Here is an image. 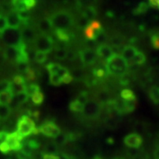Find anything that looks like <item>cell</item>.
<instances>
[{"instance_id":"obj_21","label":"cell","mask_w":159,"mask_h":159,"mask_svg":"<svg viewBox=\"0 0 159 159\" xmlns=\"http://www.w3.org/2000/svg\"><path fill=\"white\" fill-rule=\"evenodd\" d=\"M38 29L42 34H48L53 30V25L51 22V18H44L41 20L38 23Z\"/></svg>"},{"instance_id":"obj_47","label":"cell","mask_w":159,"mask_h":159,"mask_svg":"<svg viewBox=\"0 0 159 159\" xmlns=\"http://www.w3.org/2000/svg\"><path fill=\"white\" fill-rule=\"evenodd\" d=\"M93 159H102L101 157H96L95 158H93Z\"/></svg>"},{"instance_id":"obj_19","label":"cell","mask_w":159,"mask_h":159,"mask_svg":"<svg viewBox=\"0 0 159 159\" xmlns=\"http://www.w3.org/2000/svg\"><path fill=\"white\" fill-rule=\"evenodd\" d=\"M20 33H21L22 40L26 43H32V42L34 43L35 38L37 37V34H36V32L34 31V29L30 28L29 25L22 27L21 30H20Z\"/></svg>"},{"instance_id":"obj_13","label":"cell","mask_w":159,"mask_h":159,"mask_svg":"<svg viewBox=\"0 0 159 159\" xmlns=\"http://www.w3.org/2000/svg\"><path fill=\"white\" fill-rule=\"evenodd\" d=\"M124 143L128 148L137 149V148H140L142 147V143H143V139L139 134L131 133L124 138Z\"/></svg>"},{"instance_id":"obj_3","label":"cell","mask_w":159,"mask_h":159,"mask_svg":"<svg viewBox=\"0 0 159 159\" xmlns=\"http://www.w3.org/2000/svg\"><path fill=\"white\" fill-rule=\"evenodd\" d=\"M24 138L20 136L16 131L8 133L6 140L0 143V151L4 154L18 152L21 150Z\"/></svg>"},{"instance_id":"obj_17","label":"cell","mask_w":159,"mask_h":159,"mask_svg":"<svg viewBox=\"0 0 159 159\" xmlns=\"http://www.w3.org/2000/svg\"><path fill=\"white\" fill-rule=\"evenodd\" d=\"M114 52L112 47L111 45H108L107 43H103L97 46V54L98 57L102 58L103 60H108L110 57L113 55Z\"/></svg>"},{"instance_id":"obj_37","label":"cell","mask_w":159,"mask_h":159,"mask_svg":"<svg viewBox=\"0 0 159 159\" xmlns=\"http://www.w3.org/2000/svg\"><path fill=\"white\" fill-rule=\"evenodd\" d=\"M21 75L24 77V79L28 81V80H32L34 79V77H35V73H34V71L33 69L29 67L27 71H25L24 73H22Z\"/></svg>"},{"instance_id":"obj_15","label":"cell","mask_w":159,"mask_h":159,"mask_svg":"<svg viewBox=\"0 0 159 159\" xmlns=\"http://www.w3.org/2000/svg\"><path fill=\"white\" fill-rule=\"evenodd\" d=\"M6 20H7L8 28L19 29L20 28H22L23 26H24L21 20H20V18L19 16L18 11L13 10V9L6 15Z\"/></svg>"},{"instance_id":"obj_40","label":"cell","mask_w":159,"mask_h":159,"mask_svg":"<svg viewBox=\"0 0 159 159\" xmlns=\"http://www.w3.org/2000/svg\"><path fill=\"white\" fill-rule=\"evenodd\" d=\"M16 159H34L32 155L30 154H27L25 152H23L21 150L18 151L17 155H16Z\"/></svg>"},{"instance_id":"obj_6","label":"cell","mask_w":159,"mask_h":159,"mask_svg":"<svg viewBox=\"0 0 159 159\" xmlns=\"http://www.w3.org/2000/svg\"><path fill=\"white\" fill-rule=\"evenodd\" d=\"M34 44L36 51H43L49 54L54 48V40L49 34H41L35 38Z\"/></svg>"},{"instance_id":"obj_30","label":"cell","mask_w":159,"mask_h":159,"mask_svg":"<svg viewBox=\"0 0 159 159\" xmlns=\"http://www.w3.org/2000/svg\"><path fill=\"white\" fill-rule=\"evenodd\" d=\"M41 91L40 89V87L37 84H34V83H30V84H27L26 86V89H25V92L27 93V95L29 97H31L32 96H34V94H36L37 92Z\"/></svg>"},{"instance_id":"obj_22","label":"cell","mask_w":159,"mask_h":159,"mask_svg":"<svg viewBox=\"0 0 159 159\" xmlns=\"http://www.w3.org/2000/svg\"><path fill=\"white\" fill-rule=\"evenodd\" d=\"M108 71L105 66H97V67H95L92 71V75L98 81H102V80L105 79L108 76Z\"/></svg>"},{"instance_id":"obj_27","label":"cell","mask_w":159,"mask_h":159,"mask_svg":"<svg viewBox=\"0 0 159 159\" xmlns=\"http://www.w3.org/2000/svg\"><path fill=\"white\" fill-rule=\"evenodd\" d=\"M150 43L155 50H159V33L157 29H155L149 34Z\"/></svg>"},{"instance_id":"obj_36","label":"cell","mask_w":159,"mask_h":159,"mask_svg":"<svg viewBox=\"0 0 159 159\" xmlns=\"http://www.w3.org/2000/svg\"><path fill=\"white\" fill-rule=\"evenodd\" d=\"M43 153H48V154H57L59 153L57 151V145L54 142V143H51L48 144L45 147V149Z\"/></svg>"},{"instance_id":"obj_29","label":"cell","mask_w":159,"mask_h":159,"mask_svg":"<svg viewBox=\"0 0 159 159\" xmlns=\"http://www.w3.org/2000/svg\"><path fill=\"white\" fill-rule=\"evenodd\" d=\"M11 108L9 105H0V121L6 120L11 114Z\"/></svg>"},{"instance_id":"obj_41","label":"cell","mask_w":159,"mask_h":159,"mask_svg":"<svg viewBox=\"0 0 159 159\" xmlns=\"http://www.w3.org/2000/svg\"><path fill=\"white\" fill-rule=\"evenodd\" d=\"M10 86H11V81L10 80H1L0 81V92L6 90V89H9Z\"/></svg>"},{"instance_id":"obj_43","label":"cell","mask_w":159,"mask_h":159,"mask_svg":"<svg viewBox=\"0 0 159 159\" xmlns=\"http://www.w3.org/2000/svg\"><path fill=\"white\" fill-rule=\"evenodd\" d=\"M149 4L159 9V0H149Z\"/></svg>"},{"instance_id":"obj_14","label":"cell","mask_w":159,"mask_h":159,"mask_svg":"<svg viewBox=\"0 0 159 159\" xmlns=\"http://www.w3.org/2000/svg\"><path fill=\"white\" fill-rule=\"evenodd\" d=\"M27 86V80L24 79L21 74H18L13 77L12 80H11V86H10V89L12 92L13 95L18 94L25 91Z\"/></svg>"},{"instance_id":"obj_4","label":"cell","mask_w":159,"mask_h":159,"mask_svg":"<svg viewBox=\"0 0 159 159\" xmlns=\"http://www.w3.org/2000/svg\"><path fill=\"white\" fill-rule=\"evenodd\" d=\"M16 132L24 139L39 133L38 128L35 125L34 120L28 115L21 116L18 119L16 124Z\"/></svg>"},{"instance_id":"obj_49","label":"cell","mask_w":159,"mask_h":159,"mask_svg":"<svg viewBox=\"0 0 159 159\" xmlns=\"http://www.w3.org/2000/svg\"><path fill=\"white\" fill-rule=\"evenodd\" d=\"M116 159H121V158H116Z\"/></svg>"},{"instance_id":"obj_24","label":"cell","mask_w":159,"mask_h":159,"mask_svg":"<svg viewBox=\"0 0 159 159\" xmlns=\"http://www.w3.org/2000/svg\"><path fill=\"white\" fill-rule=\"evenodd\" d=\"M12 97H13V94L10 89L1 91L0 92V105H9Z\"/></svg>"},{"instance_id":"obj_7","label":"cell","mask_w":159,"mask_h":159,"mask_svg":"<svg viewBox=\"0 0 159 159\" xmlns=\"http://www.w3.org/2000/svg\"><path fill=\"white\" fill-rule=\"evenodd\" d=\"M102 111V105L97 101H88L83 107L82 115L89 119H97Z\"/></svg>"},{"instance_id":"obj_31","label":"cell","mask_w":159,"mask_h":159,"mask_svg":"<svg viewBox=\"0 0 159 159\" xmlns=\"http://www.w3.org/2000/svg\"><path fill=\"white\" fill-rule=\"evenodd\" d=\"M148 8H149V5H148V3L142 2L134 10V14H135V15H142V14L145 13L146 11H148Z\"/></svg>"},{"instance_id":"obj_9","label":"cell","mask_w":159,"mask_h":159,"mask_svg":"<svg viewBox=\"0 0 159 159\" xmlns=\"http://www.w3.org/2000/svg\"><path fill=\"white\" fill-rule=\"evenodd\" d=\"M39 133L45 135L46 137H50V138H56V137L61 134V129L58 125L51 120H48L44 123H43L40 125L38 128Z\"/></svg>"},{"instance_id":"obj_11","label":"cell","mask_w":159,"mask_h":159,"mask_svg":"<svg viewBox=\"0 0 159 159\" xmlns=\"http://www.w3.org/2000/svg\"><path fill=\"white\" fill-rule=\"evenodd\" d=\"M103 31H104V29L102 28L101 22L97 20H93L84 29V34H85L87 40L95 41L97 36Z\"/></svg>"},{"instance_id":"obj_16","label":"cell","mask_w":159,"mask_h":159,"mask_svg":"<svg viewBox=\"0 0 159 159\" xmlns=\"http://www.w3.org/2000/svg\"><path fill=\"white\" fill-rule=\"evenodd\" d=\"M54 34L58 43L64 44L68 43L74 38V34L70 31V29H54Z\"/></svg>"},{"instance_id":"obj_28","label":"cell","mask_w":159,"mask_h":159,"mask_svg":"<svg viewBox=\"0 0 159 159\" xmlns=\"http://www.w3.org/2000/svg\"><path fill=\"white\" fill-rule=\"evenodd\" d=\"M83 107H84V104L81 103L80 102H79L77 99L73 100L72 102H70V105H69L70 110L73 112H75V113H81L82 112V110H83Z\"/></svg>"},{"instance_id":"obj_18","label":"cell","mask_w":159,"mask_h":159,"mask_svg":"<svg viewBox=\"0 0 159 159\" xmlns=\"http://www.w3.org/2000/svg\"><path fill=\"white\" fill-rule=\"evenodd\" d=\"M29 99V97L27 95V93L25 91L20 92L13 95V97L11 98V101L9 104V106L12 108H17L21 106L22 104H24L25 102H28V100Z\"/></svg>"},{"instance_id":"obj_2","label":"cell","mask_w":159,"mask_h":159,"mask_svg":"<svg viewBox=\"0 0 159 159\" xmlns=\"http://www.w3.org/2000/svg\"><path fill=\"white\" fill-rule=\"evenodd\" d=\"M106 69L109 74L121 77L127 74L129 65L124 57L119 53H114L111 57L106 60Z\"/></svg>"},{"instance_id":"obj_46","label":"cell","mask_w":159,"mask_h":159,"mask_svg":"<svg viewBox=\"0 0 159 159\" xmlns=\"http://www.w3.org/2000/svg\"><path fill=\"white\" fill-rule=\"evenodd\" d=\"M88 1H89V3L90 6H94L95 4H97L98 0H88Z\"/></svg>"},{"instance_id":"obj_5","label":"cell","mask_w":159,"mask_h":159,"mask_svg":"<svg viewBox=\"0 0 159 159\" xmlns=\"http://www.w3.org/2000/svg\"><path fill=\"white\" fill-rule=\"evenodd\" d=\"M54 29H70L74 25V16L67 11H58L51 17Z\"/></svg>"},{"instance_id":"obj_10","label":"cell","mask_w":159,"mask_h":159,"mask_svg":"<svg viewBox=\"0 0 159 159\" xmlns=\"http://www.w3.org/2000/svg\"><path fill=\"white\" fill-rule=\"evenodd\" d=\"M119 96H120L119 97L123 100V102H125L127 113L134 111V110L135 109V106H136L137 98L133 90H131L129 89H123L120 92Z\"/></svg>"},{"instance_id":"obj_8","label":"cell","mask_w":159,"mask_h":159,"mask_svg":"<svg viewBox=\"0 0 159 159\" xmlns=\"http://www.w3.org/2000/svg\"><path fill=\"white\" fill-rule=\"evenodd\" d=\"M1 38L6 43L7 46L17 45L23 41L20 30L17 29H11V28H8L5 32H3Z\"/></svg>"},{"instance_id":"obj_39","label":"cell","mask_w":159,"mask_h":159,"mask_svg":"<svg viewBox=\"0 0 159 159\" xmlns=\"http://www.w3.org/2000/svg\"><path fill=\"white\" fill-rule=\"evenodd\" d=\"M79 102H80L81 103H83L84 105L86 104V102H88V101H89V94L87 93V92H81V93H80V95L77 97L76 98Z\"/></svg>"},{"instance_id":"obj_48","label":"cell","mask_w":159,"mask_h":159,"mask_svg":"<svg viewBox=\"0 0 159 159\" xmlns=\"http://www.w3.org/2000/svg\"><path fill=\"white\" fill-rule=\"evenodd\" d=\"M2 14V11H1V8H0V15Z\"/></svg>"},{"instance_id":"obj_25","label":"cell","mask_w":159,"mask_h":159,"mask_svg":"<svg viewBox=\"0 0 159 159\" xmlns=\"http://www.w3.org/2000/svg\"><path fill=\"white\" fill-rule=\"evenodd\" d=\"M145 62H146V56H145V54L142 51H138L136 55L134 56V57L133 58V60L129 64V66H142V65L145 64Z\"/></svg>"},{"instance_id":"obj_23","label":"cell","mask_w":159,"mask_h":159,"mask_svg":"<svg viewBox=\"0 0 159 159\" xmlns=\"http://www.w3.org/2000/svg\"><path fill=\"white\" fill-rule=\"evenodd\" d=\"M80 11H81V15L87 18L88 20H96V17L97 15V11L94 6H87Z\"/></svg>"},{"instance_id":"obj_45","label":"cell","mask_w":159,"mask_h":159,"mask_svg":"<svg viewBox=\"0 0 159 159\" xmlns=\"http://www.w3.org/2000/svg\"><path fill=\"white\" fill-rule=\"evenodd\" d=\"M154 157H155V159H159V145L156 148L155 151H154Z\"/></svg>"},{"instance_id":"obj_1","label":"cell","mask_w":159,"mask_h":159,"mask_svg":"<svg viewBox=\"0 0 159 159\" xmlns=\"http://www.w3.org/2000/svg\"><path fill=\"white\" fill-rule=\"evenodd\" d=\"M46 67L50 74V82L52 85L59 86L62 84H68L74 80L68 69L57 63H50Z\"/></svg>"},{"instance_id":"obj_32","label":"cell","mask_w":159,"mask_h":159,"mask_svg":"<svg viewBox=\"0 0 159 159\" xmlns=\"http://www.w3.org/2000/svg\"><path fill=\"white\" fill-rule=\"evenodd\" d=\"M68 51L65 47H57V50L55 51V57L59 60H64L67 58Z\"/></svg>"},{"instance_id":"obj_44","label":"cell","mask_w":159,"mask_h":159,"mask_svg":"<svg viewBox=\"0 0 159 159\" xmlns=\"http://www.w3.org/2000/svg\"><path fill=\"white\" fill-rule=\"evenodd\" d=\"M58 159H73L69 155L66 153H60L59 154V157Z\"/></svg>"},{"instance_id":"obj_35","label":"cell","mask_w":159,"mask_h":159,"mask_svg":"<svg viewBox=\"0 0 159 159\" xmlns=\"http://www.w3.org/2000/svg\"><path fill=\"white\" fill-rule=\"evenodd\" d=\"M31 99V101L33 102L34 104L35 105H39L42 102H43V99H44V96L43 94L42 93V91H39L37 92L36 94H34V96H32L31 97H29Z\"/></svg>"},{"instance_id":"obj_38","label":"cell","mask_w":159,"mask_h":159,"mask_svg":"<svg viewBox=\"0 0 159 159\" xmlns=\"http://www.w3.org/2000/svg\"><path fill=\"white\" fill-rule=\"evenodd\" d=\"M7 29H8V24H7L6 17L3 14H1L0 15V34L5 32Z\"/></svg>"},{"instance_id":"obj_42","label":"cell","mask_w":159,"mask_h":159,"mask_svg":"<svg viewBox=\"0 0 159 159\" xmlns=\"http://www.w3.org/2000/svg\"><path fill=\"white\" fill-rule=\"evenodd\" d=\"M7 134H8V133L6 131H0V143L6 140Z\"/></svg>"},{"instance_id":"obj_26","label":"cell","mask_w":159,"mask_h":159,"mask_svg":"<svg viewBox=\"0 0 159 159\" xmlns=\"http://www.w3.org/2000/svg\"><path fill=\"white\" fill-rule=\"evenodd\" d=\"M148 97L155 104L159 103V86H152L149 89Z\"/></svg>"},{"instance_id":"obj_12","label":"cell","mask_w":159,"mask_h":159,"mask_svg":"<svg viewBox=\"0 0 159 159\" xmlns=\"http://www.w3.org/2000/svg\"><path fill=\"white\" fill-rule=\"evenodd\" d=\"M79 57L80 59V62L84 66H92L97 62V51L93 49L86 48L81 51H79Z\"/></svg>"},{"instance_id":"obj_33","label":"cell","mask_w":159,"mask_h":159,"mask_svg":"<svg viewBox=\"0 0 159 159\" xmlns=\"http://www.w3.org/2000/svg\"><path fill=\"white\" fill-rule=\"evenodd\" d=\"M47 53L45 52H43V51H35V54H34V60L35 62L38 63V64H43V63L46 62L47 60Z\"/></svg>"},{"instance_id":"obj_20","label":"cell","mask_w":159,"mask_h":159,"mask_svg":"<svg viewBox=\"0 0 159 159\" xmlns=\"http://www.w3.org/2000/svg\"><path fill=\"white\" fill-rule=\"evenodd\" d=\"M138 51L139 50L137 49L135 46L129 44V45L123 46V48L121 49V54L120 55L125 58L128 63V65H129L131 61L133 60V58L136 55Z\"/></svg>"},{"instance_id":"obj_34","label":"cell","mask_w":159,"mask_h":159,"mask_svg":"<svg viewBox=\"0 0 159 159\" xmlns=\"http://www.w3.org/2000/svg\"><path fill=\"white\" fill-rule=\"evenodd\" d=\"M91 20H88L87 18H85L84 16H80V17L77 20V21L75 23V25H76V27L78 28L79 29H85L87 28V26L89 24Z\"/></svg>"}]
</instances>
